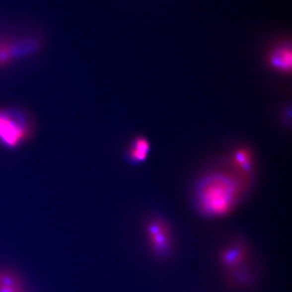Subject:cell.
Returning <instances> with one entry per match:
<instances>
[{"mask_svg": "<svg viewBox=\"0 0 292 292\" xmlns=\"http://www.w3.org/2000/svg\"><path fill=\"white\" fill-rule=\"evenodd\" d=\"M0 292H26L13 273L0 270Z\"/></svg>", "mask_w": 292, "mask_h": 292, "instance_id": "cell-7", "label": "cell"}, {"mask_svg": "<svg viewBox=\"0 0 292 292\" xmlns=\"http://www.w3.org/2000/svg\"><path fill=\"white\" fill-rule=\"evenodd\" d=\"M240 184L232 175L213 172L200 179L196 188V201L202 214L221 217L234 208L240 195Z\"/></svg>", "mask_w": 292, "mask_h": 292, "instance_id": "cell-1", "label": "cell"}, {"mask_svg": "<svg viewBox=\"0 0 292 292\" xmlns=\"http://www.w3.org/2000/svg\"><path fill=\"white\" fill-rule=\"evenodd\" d=\"M245 257L243 248L239 246H231L226 248L221 254V261L226 267L235 269L239 267Z\"/></svg>", "mask_w": 292, "mask_h": 292, "instance_id": "cell-6", "label": "cell"}, {"mask_svg": "<svg viewBox=\"0 0 292 292\" xmlns=\"http://www.w3.org/2000/svg\"><path fill=\"white\" fill-rule=\"evenodd\" d=\"M150 146L147 140L138 138L131 145L129 150V161L133 163L138 164L144 162L148 156Z\"/></svg>", "mask_w": 292, "mask_h": 292, "instance_id": "cell-5", "label": "cell"}, {"mask_svg": "<svg viewBox=\"0 0 292 292\" xmlns=\"http://www.w3.org/2000/svg\"><path fill=\"white\" fill-rule=\"evenodd\" d=\"M270 65L281 72H290L292 53L291 46L283 45L273 51L270 57Z\"/></svg>", "mask_w": 292, "mask_h": 292, "instance_id": "cell-4", "label": "cell"}, {"mask_svg": "<svg viewBox=\"0 0 292 292\" xmlns=\"http://www.w3.org/2000/svg\"><path fill=\"white\" fill-rule=\"evenodd\" d=\"M151 247L157 254L164 256L170 247V235L167 226L159 220L151 221L147 226Z\"/></svg>", "mask_w": 292, "mask_h": 292, "instance_id": "cell-3", "label": "cell"}, {"mask_svg": "<svg viewBox=\"0 0 292 292\" xmlns=\"http://www.w3.org/2000/svg\"><path fill=\"white\" fill-rule=\"evenodd\" d=\"M29 135V129L20 115L12 111H0V142L14 148L24 142Z\"/></svg>", "mask_w": 292, "mask_h": 292, "instance_id": "cell-2", "label": "cell"}]
</instances>
